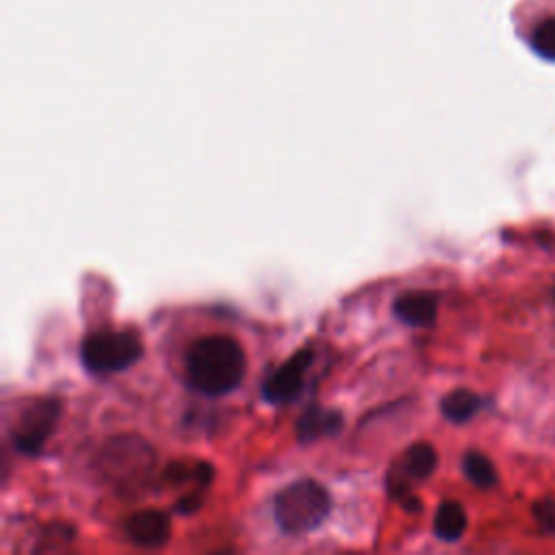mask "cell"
<instances>
[{
  "label": "cell",
  "instance_id": "14",
  "mask_svg": "<svg viewBox=\"0 0 555 555\" xmlns=\"http://www.w3.org/2000/svg\"><path fill=\"white\" fill-rule=\"evenodd\" d=\"M531 48L546 61L555 63V17L542 22L531 33Z\"/></svg>",
  "mask_w": 555,
  "mask_h": 555
},
{
  "label": "cell",
  "instance_id": "7",
  "mask_svg": "<svg viewBox=\"0 0 555 555\" xmlns=\"http://www.w3.org/2000/svg\"><path fill=\"white\" fill-rule=\"evenodd\" d=\"M126 535L143 548H160L171 535L169 516L160 509H143L128 518Z\"/></svg>",
  "mask_w": 555,
  "mask_h": 555
},
{
  "label": "cell",
  "instance_id": "4",
  "mask_svg": "<svg viewBox=\"0 0 555 555\" xmlns=\"http://www.w3.org/2000/svg\"><path fill=\"white\" fill-rule=\"evenodd\" d=\"M61 416L59 399H37L28 403L13 427V447L24 455L41 453L48 436L52 434L56 421Z\"/></svg>",
  "mask_w": 555,
  "mask_h": 555
},
{
  "label": "cell",
  "instance_id": "13",
  "mask_svg": "<svg viewBox=\"0 0 555 555\" xmlns=\"http://www.w3.org/2000/svg\"><path fill=\"white\" fill-rule=\"evenodd\" d=\"M462 468H464V475H466L477 488H492V486L499 481L492 462H490L483 453H479V451H468V453L462 457Z\"/></svg>",
  "mask_w": 555,
  "mask_h": 555
},
{
  "label": "cell",
  "instance_id": "10",
  "mask_svg": "<svg viewBox=\"0 0 555 555\" xmlns=\"http://www.w3.org/2000/svg\"><path fill=\"white\" fill-rule=\"evenodd\" d=\"M434 531L444 542H455L466 531V512L457 501H442L436 509Z\"/></svg>",
  "mask_w": 555,
  "mask_h": 555
},
{
  "label": "cell",
  "instance_id": "1",
  "mask_svg": "<svg viewBox=\"0 0 555 555\" xmlns=\"http://www.w3.org/2000/svg\"><path fill=\"white\" fill-rule=\"evenodd\" d=\"M245 369V351L232 336H202L184 353L186 384L204 397H221L238 388Z\"/></svg>",
  "mask_w": 555,
  "mask_h": 555
},
{
  "label": "cell",
  "instance_id": "6",
  "mask_svg": "<svg viewBox=\"0 0 555 555\" xmlns=\"http://www.w3.org/2000/svg\"><path fill=\"white\" fill-rule=\"evenodd\" d=\"M312 364V351L310 349H301L295 356H291L280 369H275L264 386H262V397L269 403H288L293 401L301 388H304V379H306V371Z\"/></svg>",
  "mask_w": 555,
  "mask_h": 555
},
{
  "label": "cell",
  "instance_id": "5",
  "mask_svg": "<svg viewBox=\"0 0 555 555\" xmlns=\"http://www.w3.org/2000/svg\"><path fill=\"white\" fill-rule=\"evenodd\" d=\"M102 470L115 481H128L152 466V449L137 436H117L102 449Z\"/></svg>",
  "mask_w": 555,
  "mask_h": 555
},
{
  "label": "cell",
  "instance_id": "15",
  "mask_svg": "<svg viewBox=\"0 0 555 555\" xmlns=\"http://www.w3.org/2000/svg\"><path fill=\"white\" fill-rule=\"evenodd\" d=\"M533 516H535L538 525L544 531L555 533V499H540V501H535Z\"/></svg>",
  "mask_w": 555,
  "mask_h": 555
},
{
  "label": "cell",
  "instance_id": "3",
  "mask_svg": "<svg viewBox=\"0 0 555 555\" xmlns=\"http://www.w3.org/2000/svg\"><path fill=\"white\" fill-rule=\"evenodd\" d=\"M141 356V338L130 330H98L85 336L80 345V360L85 369L98 375L124 371Z\"/></svg>",
  "mask_w": 555,
  "mask_h": 555
},
{
  "label": "cell",
  "instance_id": "8",
  "mask_svg": "<svg viewBox=\"0 0 555 555\" xmlns=\"http://www.w3.org/2000/svg\"><path fill=\"white\" fill-rule=\"evenodd\" d=\"M399 321L412 327H431L438 314V295L431 291H405L392 301Z\"/></svg>",
  "mask_w": 555,
  "mask_h": 555
},
{
  "label": "cell",
  "instance_id": "11",
  "mask_svg": "<svg viewBox=\"0 0 555 555\" xmlns=\"http://www.w3.org/2000/svg\"><path fill=\"white\" fill-rule=\"evenodd\" d=\"M479 408H481L479 395H475L468 388H455V390L447 392L440 401L442 414L453 423H466L468 418H473L477 414Z\"/></svg>",
  "mask_w": 555,
  "mask_h": 555
},
{
  "label": "cell",
  "instance_id": "9",
  "mask_svg": "<svg viewBox=\"0 0 555 555\" xmlns=\"http://www.w3.org/2000/svg\"><path fill=\"white\" fill-rule=\"evenodd\" d=\"M345 425V418L338 410L334 408H323V405H310L301 412L297 418L295 431L301 442L319 440L323 436H336Z\"/></svg>",
  "mask_w": 555,
  "mask_h": 555
},
{
  "label": "cell",
  "instance_id": "12",
  "mask_svg": "<svg viewBox=\"0 0 555 555\" xmlns=\"http://www.w3.org/2000/svg\"><path fill=\"white\" fill-rule=\"evenodd\" d=\"M438 462L436 449L427 442H416L412 447H408V451L401 457V468L403 473H408L412 479H425L434 473Z\"/></svg>",
  "mask_w": 555,
  "mask_h": 555
},
{
  "label": "cell",
  "instance_id": "2",
  "mask_svg": "<svg viewBox=\"0 0 555 555\" xmlns=\"http://www.w3.org/2000/svg\"><path fill=\"white\" fill-rule=\"evenodd\" d=\"M332 509L327 490L312 479H297L275 494V520L286 533H306L317 529Z\"/></svg>",
  "mask_w": 555,
  "mask_h": 555
}]
</instances>
